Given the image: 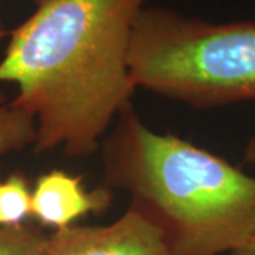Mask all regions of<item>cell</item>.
<instances>
[{"label": "cell", "mask_w": 255, "mask_h": 255, "mask_svg": "<svg viewBox=\"0 0 255 255\" xmlns=\"http://www.w3.org/2000/svg\"><path fill=\"white\" fill-rule=\"evenodd\" d=\"M31 217V187L20 173L0 182V228L18 227Z\"/></svg>", "instance_id": "obj_7"}, {"label": "cell", "mask_w": 255, "mask_h": 255, "mask_svg": "<svg viewBox=\"0 0 255 255\" xmlns=\"http://www.w3.org/2000/svg\"><path fill=\"white\" fill-rule=\"evenodd\" d=\"M4 36H6V30H4V27H3L1 21H0V41L4 38Z\"/></svg>", "instance_id": "obj_11"}, {"label": "cell", "mask_w": 255, "mask_h": 255, "mask_svg": "<svg viewBox=\"0 0 255 255\" xmlns=\"http://www.w3.org/2000/svg\"><path fill=\"white\" fill-rule=\"evenodd\" d=\"M108 187L162 234L169 255L233 253L255 233V177L179 136L157 133L130 108L102 140Z\"/></svg>", "instance_id": "obj_2"}, {"label": "cell", "mask_w": 255, "mask_h": 255, "mask_svg": "<svg viewBox=\"0 0 255 255\" xmlns=\"http://www.w3.org/2000/svg\"><path fill=\"white\" fill-rule=\"evenodd\" d=\"M145 0H34L11 31L0 84L36 121L37 152L91 155L112 119L129 110L135 85L128 67L130 34Z\"/></svg>", "instance_id": "obj_1"}, {"label": "cell", "mask_w": 255, "mask_h": 255, "mask_svg": "<svg viewBox=\"0 0 255 255\" xmlns=\"http://www.w3.org/2000/svg\"><path fill=\"white\" fill-rule=\"evenodd\" d=\"M36 121L0 95V156L36 142Z\"/></svg>", "instance_id": "obj_6"}, {"label": "cell", "mask_w": 255, "mask_h": 255, "mask_svg": "<svg viewBox=\"0 0 255 255\" xmlns=\"http://www.w3.org/2000/svg\"><path fill=\"white\" fill-rule=\"evenodd\" d=\"M231 255H255V233L244 246L236 250V251H233Z\"/></svg>", "instance_id": "obj_10"}, {"label": "cell", "mask_w": 255, "mask_h": 255, "mask_svg": "<svg viewBox=\"0 0 255 255\" xmlns=\"http://www.w3.org/2000/svg\"><path fill=\"white\" fill-rule=\"evenodd\" d=\"M244 162L255 167V136L251 137V140L247 143L244 150Z\"/></svg>", "instance_id": "obj_9"}, {"label": "cell", "mask_w": 255, "mask_h": 255, "mask_svg": "<svg viewBox=\"0 0 255 255\" xmlns=\"http://www.w3.org/2000/svg\"><path fill=\"white\" fill-rule=\"evenodd\" d=\"M44 255H169L160 231L128 210L108 226H71L48 236Z\"/></svg>", "instance_id": "obj_4"}, {"label": "cell", "mask_w": 255, "mask_h": 255, "mask_svg": "<svg viewBox=\"0 0 255 255\" xmlns=\"http://www.w3.org/2000/svg\"><path fill=\"white\" fill-rule=\"evenodd\" d=\"M47 243L46 233L28 224L0 228V255H44Z\"/></svg>", "instance_id": "obj_8"}, {"label": "cell", "mask_w": 255, "mask_h": 255, "mask_svg": "<svg viewBox=\"0 0 255 255\" xmlns=\"http://www.w3.org/2000/svg\"><path fill=\"white\" fill-rule=\"evenodd\" d=\"M128 67L135 88L197 108L255 100V21L210 23L169 9H142Z\"/></svg>", "instance_id": "obj_3"}, {"label": "cell", "mask_w": 255, "mask_h": 255, "mask_svg": "<svg viewBox=\"0 0 255 255\" xmlns=\"http://www.w3.org/2000/svg\"><path fill=\"white\" fill-rule=\"evenodd\" d=\"M111 203L112 191L108 186L88 190L81 176L50 170L41 174L31 189V217L55 231L71 227L90 213L105 211Z\"/></svg>", "instance_id": "obj_5"}]
</instances>
